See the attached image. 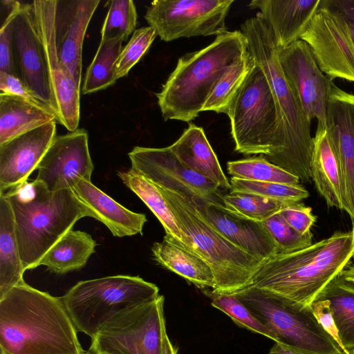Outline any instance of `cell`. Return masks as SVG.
Wrapping results in <instances>:
<instances>
[{
    "label": "cell",
    "instance_id": "cell-1",
    "mask_svg": "<svg viewBox=\"0 0 354 354\" xmlns=\"http://www.w3.org/2000/svg\"><path fill=\"white\" fill-rule=\"evenodd\" d=\"M1 354H85L62 297L25 281L0 299Z\"/></svg>",
    "mask_w": 354,
    "mask_h": 354
},
{
    "label": "cell",
    "instance_id": "cell-2",
    "mask_svg": "<svg viewBox=\"0 0 354 354\" xmlns=\"http://www.w3.org/2000/svg\"><path fill=\"white\" fill-rule=\"evenodd\" d=\"M248 48L264 73L275 102L279 129V145L275 165L299 178L310 181L313 148L311 122L286 78L279 59L274 37L259 12L241 25Z\"/></svg>",
    "mask_w": 354,
    "mask_h": 354
},
{
    "label": "cell",
    "instance_id": "cell-3",
    "mask_svg": "<svg viewBox=\"0 0 354 354\" xmlns=\"http://www.w3.org/2000/svg\"><path fill=\"white\" fill-rule=\"evenodd\" d=\"M354 257V226L304 249L263 261L252 283L297 302L310 305Z\"/></svg>",
    "mask_w": 354,
    "mask_h": 354
},
{
    "label": "cell",
    "instance_id": "cell-4",
    "mask_svg": "<svg viewBox=\"0 0 354 354\" xmlns=\"http://www.w3.org/2000/svg\"><path fill=\"white\" fill-rule=\"evenodd\" d=\"M0 194L7 198L13 212L25 271L37 267L44 255L77 221L89 216L71 189L50 192L37 180Z\"/></svg>",
    "mask_w": 354,
    "mask_h": 354
},
{
    "label": "cell",
    "instance_id": "cell-5",
    "mask_svg": "<svg viewBox=\"0 0 354 354\" xmlns=\"http://www.w3.org/2000/svg\"><path fill=\"white\" fill-rule=\"evenodd\" d=\"M248 52V41L241 30L216 37L206 47L188 53L156 93L163 119L190 122L203 111L217 82Z\"/></svg>",
    "mask_w": 354,
    "mask_h": 354
},
{
    "label": "cell",
    "instance_id": "cell-6",
    "mask_svg": "<svg viewBox=\"0 0 354 354\" xmlns=\"http://www.w3.org/2000/svg\"><path fill=\"white\" fill-rule=\"evenodd\" d=\"M159 188L175 215L189 250L211 268L215 279L212 290L230 294L250 286L264 260L252 256L223 237L203 218L190 198Z\"/></svg>",
    "mask_w": 354,
    "mask_h": 354
},
{
    "label": "cell",
    "instance_id": "cell-7",
    "mask_svg": "<svg viewBox=\"0 0 354 354\" xmlns=\"http://www.w3.org/2000/svg\"><path fill=\"white\" fill-rule=\"evenodd\" d=\"M230 294L273 333L275 342L288 349L301 354H339L343 351L310 305L253 286Z\"/></svg>",
    "mask_w": 354,
    "mask_h": 354
},
{
    "label": "cell",
    "instance_id": "cell-8",
    "mask_svg": "<svg viewBox=\"0 0 354 354\" xmlns=\"http://www.w3.org/2000/svg\"><path fill=\"white\" fill-rule=\"evenodd\" d=\"M158 296L156 284L138 276L118 274L80 281L62 299L77 331L93 338L115 315Z\"/></svg>",
    "mask_w": 354,
    "mask_h": 354
},
{
    "label": "cell",
    "instance_id": "cell-9",
    "mask_svg": "<svg viewBox=\"0 0 354 354\" xmlns=\"http://www.w3.org/2000/svg\"><path fill=\"white\" fill-rule=\"evenodd\" d=\"M226 115L235 151L243 155L259 154L274 164L279 145L277 113L266 76L257 64L234 95Z\"/></svg>",
    "mask_w": 354,
    "mask_h": 354
},
{
    "label": "cell",
    "instance_id": "cell-10",
    "mask_svg": "<svg viewBox=\"0 0 354 354\" xmlns=\"http://www.w3.org/2000/svg\"><path fill=\"white\" fill-rule=\"evenodd\" d=\"M163 295L113 317L91 338L93 354H161L166 330Z\"/></svg>",
    "mask_w": 354,
    "mask_h": 354
},
{
    "label": "cell",
    "instance_id": "cell-11",
    "mask_svg": "<svg viewBox=\"0 0 354 354\" xmlns=\"http://www.w3.org/2000/svg\"><path fill=\"white\" fill-rule=\"evenodd\" d=\"M234 0H155L145 19L165 41L227 32L226 18Z\"/></svg>",
    "mask_w": 354,
    "mask_h": 354
},
{
    "label": "cell",
    "instance_id": "cell-12",
    "mask_svg": "<svg viewBox=\"0 0 354 354\" xmlns=\"http://www.w3.org/2000/svg\"><path fill=\"white\" fill-rule=\"evenodd\" d=\"M300 39L309 46L321 71L331 80L354 83V39L348 19L322 0Z\"/></svg>",
    "mask_w": 354,
    "mask_h": 354
},
{
    "label": "cell",
    "instance_id": "cell-13",
    "mask_svg": "<svg viewBox=\"0 0 354 354\" xmlns=\"http://www.w3.org/2000/svg\"><path fill=\"white\" fill-rule=\"evenodd\" d=\"M32 3L45 57L51 108L57 122L73 131L77 129L80 118V88L57 51L56 0H35Z\"/></svg>",
    "mask_w": 354,
    "mask_h": 354
},
{
    "label": "cell",
    "instance_id": "cell-14",
    "mask_svg": "<svg viewBox=\"0 0 354 354\" xmlns=\"http://www.w3.org/2000/svg\"><path fill=\"white\" fill-rule=\"evenodd\" d=\"M279 59L308 120L311 122L316 119L317 129H326L333 80L321 71L309 46L301 39L286 48H279Z\"/></svg>",
    "mask_w": 354,
    "mask_h": 354
},
{
    "label": "cell",
    "instance_id": "cell-15",
    "mask_svg": "<svg viewBox=\"0 0 354 354\" xmlns=\"http://www.w3.org/2000/svg\"><path fill=\"white\" fill-rule=\"evenodd\" d=\"M131 169L158 187L188 198H207L218 186L182 165L168 147L136 146L129 152Z\"/></svg>",
    "mask_w": 354,
    "mask_h": 354
},
{
    "label": "cell",
    "instance_id": "cell-16",
    "mask_svg": "<svg viewBox=\"0 0 354 354\" xmlns=\"http://www.w3.org/2000/svg\"><path fill=\"white\" fill-rule=\"evenodd\" d=\"M35 180L50 192L71 189L78 178L91 181L94 166L86 129L57 136L37 168Z\"/></svg>",
    "mask_w": 354,
    "mask_h": 354
},
{
    "label": "cell",
    "instance_id": "cell-17",
    "mask_svg": "<svg viewBox=\"0 0 354 354\" xmlns=\"http://www.w3.org/2000/svg\"><path fill=\"white\" fill-rule=\"evenodd\" d=\"M326 130L339 165L343 210L354 221V94L335 84L328 101Z\"/></svg>",
    "mask_w": 354,
    "mask_h": 354
},
{
    "label": "cell",
    "instance_id": "cell-18",
    "mask_svg": "<svg viewBox=\"0 0 354 354\" xmlns=\"http://www.w3.org/2000/svg\"><path fill=\"white\" fill-rule=\"evenodd\" d=\"M12 39L17 77L52 109L45 57L32 3H21L12 22Z\"/></svg>",
    "mask_w": 354,
    "mask_h": 354
},
{
    "label": "cell",
    "instance_id": "cell-19",
    "mask_svg": "<svg viewBox=\"0 0 354 354\" xmlns=\"http://www.w3.org/2000/svg\"><path fill=\"white\" fill-rule=\"evenodd\" d=\"M190 198L203 218L223 237L252 256L268 260L277 254L276 243L263 222L245 217L216 200Z\"/></svg>",
    "mask_w": 354,
    "mask_h": 354
},
{
    "label": "cell",
    "instance_id": "cell-20",
    "mask_svg": "<svg viewBox=\"0 0 354 354\" xmlns=\"http://www.w3.org/2000/svg\"><path fill=\"white\" fill-rule=\"evenodd\" d=\"M50 122L0 145V193L27 181L56 135Z\"/></svg>",
    "mask_w": 354,
    "mask_h": 354
},
{
    "label": "cell",
    "instance_id": "cell-21",
    "mask_svg": "<svg viewBox=\"0 0 354 354\" xmlns=\"http://www.w3.org/2000/svg\"><path fill=\"white\" fill-rule=\"evenodd\" d=\"M99 0H56L55 37L58 55L80 88L82 46Z\"/></svg>",
    "mask_w": 354,
    "mask_h": 354
},
{
    "label": "cell",
    "instance_id": "cell-22",
    "mask_svg": "<svg viewBox=\"0 0 354 354\" xmlns=\"http://www.w3.org/2000/svg\"><path fill=\"white\" fill-rule=\"evenodd\" d=\"M322 0H253L248 6L258 9L269 26L279 48L300 39L320 6Z\"/></svg>",
    "mask_w": 354,
    "mask_h": 354
},
{
    "label": "cell",
    "instance_id": "cell-23",
    "mask_svg": "<svg viewBox=\"0 0 354 354\" xmlns=\"http://www.w3.org/2000/svg\"><path fill=\"white\" fill-rule=\"evenodd\" d=\"M85 205L89 217L102 223L114 236L142 234L146 215L124 207L97 188L91 181L78 178L71 189Z\"/></svg>",
    "mask_w": 354,
    "mask_h": 354
},
{
    "label": "cell",
    "instance_id": "cell-24",
    "mask_svg": "<svg viewBox=\"0 0 354 354\" xmlns=\"http://www.w3.org/2000/svg\"><path fill=\"white\" fill-rule=\"evenodd\" d=\"M183 166L216 183L230 189L218 158L202 127L189 122L180 138L168 147Z\"/></svg>",
    "mask_w": 354,
    "mask_h": 354
},
{
    "label": "cell",
    "instance_id": "cell-25",
    "mask_svg": "<svg viewBox=\"0 0 354 354\" xmlns=\"http://www.w3.org/2000/svg\"><path fill=\"white\" fill-rule=\"evenodd\" d=\"M311 178L328 207L343 210L339 165L326 129H317L313 137Z\"/></svg>",
    "mask_w": 354,
    "mask_h": 354
},
{
    "label": "cell",
    "instance_id": "cell-26",
    "mask_svg": "<svg viewBox=\"0 0 354 354\" xmlns=\"http://www.w3.org/2000/svg\"><path fill=\"white\" fill-rule=\"evenodd\" d=\"M154 260L199 288H215V279L209 266L200 257L179 246L166 235L151 248Z\"/></svg>",
    "mask_w": 354,
    "mask_h": 354
},
{
    "label": "cell",
    "instance_id": "cell-27",
    "mask_svg": "<svg viewBox=\"0 0 354 354\" xmlns=\"http://www.w3.org/2000/svg\"><path fill=\"white\" fill-rule=\"evenodd\" d=\"M50 122L55 113L12 95L0 93V145Z\"/></svg>",
    "mask_w": 354,
    "mask_h": 354
},
{
    "label": "cell",
    "instance_id": "cell-28",
    "mask_svg": "<svg viewBox=\"0 0 354 354\" xmlns=\"http://www.w3.org/2000/svg\"><path fill=\"white\" fill-rule=\"evenodd\" d=\"M22 265L11 205L0 194V299L24 281Z\"/></svg>",
    "mask_w": 354,
    "mask_h": 354
},
{
    "label": "cell",
    "instance_id": "cell-29",
    "mask_svg": "<svg viewBox=\"0 0 354 354\" xmlns=\"http://www.w3.org/2000/svg\"><path fill=\"white\" fill-rule=\"evenodd\" d=\"M117 175L124 185L135 193L156 216L166 235L169 236L175 243L191 252L175 215L160 189L131 168L118 171Z\"/></svg>",
    "mask_w": 354,
    "mask_h": 354
},
{
    "label": "cell",
    "instance_id": "cell-30",
    "mask_svg": "<svg viewBox=\"0 0 354 354\" xmlns=\"http://www.w3.org/2000/svg\"><path fill=\"white\" fill-rule=\"evenodd\" d=\"M96 241L83 231L70 230L44 255L38 263L50 271L64 274L83 268L95 251Z\"/></svg>",
    "mask_w": 354,
    "mask_h": 354
},
{
    "label": "cell",
    "instance_id": "cell-31",
    "mask_svg": "<svg viewBox=\"0 0 354 354\" xmlns=\"http://www.w3.org/2000/svg\"><path fill=\"white\" fill-rule=\"evenodd\" d=\"M316 298L327 301L342 350L354 348V286L339 274Z\"/></svg>",
    "mask_w": 354,
    "mask_h": 354
},
{
    "label": "cell",
    "instance_id": "cell-32",
    "mask_svg": "<svg viewBox=\"0 0 354 354\" xmlns=\"http://www.w3.org/2000/svg\"><path fill=\"white\" fill-rule=\"evenodd\" d=\"M122 43V39L100 41L85 73L82 88L84 95L106 89L116 82L115 65Z\"/></svg>",
    "mask_w": 354,
    "mask_h": 354
},
{
    "label": "cell",
    "instance_id": "cell-33",
    "mask_svg": "<svg viewBox=\"0 0 354 354\" xmlns=\"http://www.w3.org/2000/svg\"><path fill=\"white\" fill-rule=\"evenodd\" d=\"M254 58L248 50L246 55L232 65L216 84L203 111L227 114L234 95L255 66Z\"/></svg>",
    "mask_w": 354,
    "mask_h": 354
},
{
    "label": "cell",
    "instance_id": "cell-34",
    "mask_svg": "<svg viewBox=\"0 0 354 354\" xmlns=\"http://www.w3.org/2000/svg\"><path fill=\"white\" fill-rule=\"evenodd\" d=\"M227 169L232 177L259 182L299 185L298 177L270 162L263 156L229 161Z\"/></svg>",
    "mask_w": 354,
    "mask_h": 354
},
{
    "label": "cell",
    "instance_id": "cell-35",
    "mask_svg": "<svg viewBox=\"0 0 354 354\" xmlns=\"http://www.w3.org/2000/svg\"><path fill=\"white\" fill-rule=\"evenodd\" d=\"M231 194L258 195L288 205L300 203L309 196L308 192L300 184L288 185L259 182L232 177L230 180Z\"/></svg>",
    "mask_w": 354,
    "mask_h": 354
},
{
    "label": "cell",
    "instance_id": "cell-36",
    "mask_svg": "<svg viewBox=\"0 0 354 354\" xmlns=\"http://www.w3.org/2000/svg\"><path fill=\"white\" fill-rule=\"evenodd\" d=\"M137 17L133 1H111L101 30V40L122 39L126 41L136 30Z\"/></svg>",
    "mask_w": 354,
    "mask_h": 354
},
{
    "label": "cell",
    "instance_id": "cell-37",
    "mask_svg": "<svg viewBox=\"0 0 354 354\" xmlns=\"http://www.w3.org/2000/svg\"><path fill=\"white\" fill-rule=\"evenodd\" d=\"M203 292L211 299L213 307L226 314L239 326L276 341L273 333L255 318L233 294L219 293L212 290H205Z\"/></svg>",
    "mask_w": 354,
    "mask_h": 354
},
{
    "label": "cell",
    "instance_id": "cell-38",
    "mask_svg": "<svg viewBox=\"0 0 354 354\" xmlns=\"http://www.w3.org/2000/svg\"><path fill=\"white\" fill-rule=\"evenodd\" d=\"M223 204L231 210L250 219L263 222L279 212L285 205L277 201L258 195L228 194L221 197Z\"/></svg>",
    "mask_w": 354,
    "mask_h": 354
},
{
    "label": "cell",
    "instance_id": "cell-39",
    "mask_svg": "<svg viewBox=\"0 0 354 354\" xmlns=\"http://www.w3.org/2000/svg\"><path fill=\"white\" fill-rule=\"evenodd\" d=\"M263 223L277 245V254H286L307 248L313 244V234H301L289 225L279 212Z\"/></svg>",
    "mask_w": 354,
    "mask_h": 354
},
{
    "label": "cell",
    "instance_id": "cell-40",
    "mask_svg": "<svg viewBox=\"0 0 354 354\" xmlns=\"http://www.w3.org/2000/svg\"><path fill=\"white\" fill-rule=\"evenodd\" d=\"M157 37L151 26L136 29L124 46L117 59L115 73L117 80L127 75L129 71L140 61Z\"/></svg>",
    "mask_w": 354,
    "mask_h": 354
},
{
    "label": "cell",
    "instance_id": "cell-41",
    "mask_svg": "<svg viewBox=\"0 0 354 354\" xmlns=\"http://www.w3.org/2000/svg\"><path fill=\"white\" fill-rule=\"evenodd\" d=\"M279 213L289 225L301 234L310 232V228L317 219L312 213L311 207L301 203L285 205Z\"/></svg>",
    "mask_w": 354,
    "mask_h": 354
},
{
    "label": "cell",
    "instance_id": "cell-42",
    "mask_svg": "<svg viewBox=\"0 0 354 354\" xmlns=\"http://www.w3.org/2000/svg\"><path fill=\"white\" fill-rule=\"evenodd\" d=\"M20 8L15 9L4 18L0 27V71L16 76L17 75L13 55L12 22Z\"/></svg>",
    "mask_w": 354,
    "mask_h": 354
},
{
    "label": "cell",
    "instance_id": "cell-43",
    "mask_svg": "<svg viewBox=\"0 0 354 354\" xmlns=\"http://www.w3.org/2000/svg\"><path fill=\"white\" fill-rule=\"evenodd\" d=\"M0 90L1 93L18 96L39 106L50 109L16 75L0 71Z\"/></svg>",
    "mask_w": 354,
    "mask_h": 354
},
{
    "label": "cell",
    "instance_id": "cell-44",
    "mask_svg": "<svg viewBox=\"0 0 354 354\" xmlns=\"http://www.w3.org/2000/svg\"><path fill=\"white\" fill-rule=\"evenodd\" d=\"M310 306L322 326L335 339L341 346L338 334L327 301L322 299L316 298L312 302Z\"/></svg>",
    "mask_w": 354,
    "mask_h": 354
},
{
    "label": "cell",
    "instance_id": "cell-45",
    "mask_svg": "<svg viewBox=\"0 0 354 354\" xmlns=\"http://www.w3.org/2000/svg\"><path fill=\"white\" fill-rule=\"evenodd\" d=\"M329 3L354 23V0H328Z\"/></svg>",
    "mask_w": 354,
    "mask_h": 354
},
{
    "label": "cell",
    "instance_id": "cell-46",
    "mask_svg": "<svg viewBox=\"0 0 354 354\" xmlns=\"http://www.w3.org/2000/svg\"><path fill=\"white\" fill-rule=\"evenodd\" d=\"M161 354H177V350L172 345L166 330L163 333Z\"/></svg>",
    "mask_w": 354,
    "mask_h": 354
},
{
    "label": "cell",
    "instance_id": "cell-47",
    "mask_svg": "<svg viewBox=\"0 0 354 354\" xmlns=\"http://www.w3.org/2000/svg\"><path fill=\"white\" fill-rule=\"evenodd\" d=\"M268 354H301L294 352L288 348L275 342L274 346L270 348Z\"/></svg>",
    "mask_w": 354,
    "mask_h": 354
},
{
    "label": "cell",
    "instance_id": "cell-48",
    "mask_svg": "<svg viewBox=\"0 0 354 354\" xmlns=\"http://www.w3.org/2000/svg\"><path fill=\"white\" fill-rule=\"evenodd\" d=\"M339 275L346 281L354 283V266L349 267L348 269H344Z\"/></svg>",
    "mask_w": 354,
    "mask_h": 354
},
{
    "label": "cell",
    "instance_id": "cell-49",
    "mask_svg": "<svg viewBox=\"0 0 354 354\" xmlns=\"http://www.w3.org/2000/svg\"><path fill=\"white\" fill-rule=\"evenodd\" d=\"M339 354H354V348L347 350L346 352L342 351Z\"/></svg>",
    "mask_w": 354,
    "mask_h": 354
},
{
    "label": "cell",
    "instance_id": "cell-50",
    "mask_svg": "<svg viewBox=\"0 0 354 354\" xmlns=\"http://www.w3.org/2000/svg\"><path fill=\"white\" fill-rule=\"evenodd\" d=\"M85 354H93V353H91L90 351H87Z\"/></svg>",
    "mask_w": 354,
    "mask_h": 354
},
{
    "label": "cell",
    "instance_id": "cell-51",
    "mask_svg": "<svg viewBox=\"0 0 354 354\" xmlns=\"http://www.w3.org/2000/svg\"><path fill=\"white\" fill-rule=\"evenodd\" d=\"M99 354H104V353H99Z\"/></svg>",
    "mask_w": 354,
    "mask_h": 354
}]
</instances>
